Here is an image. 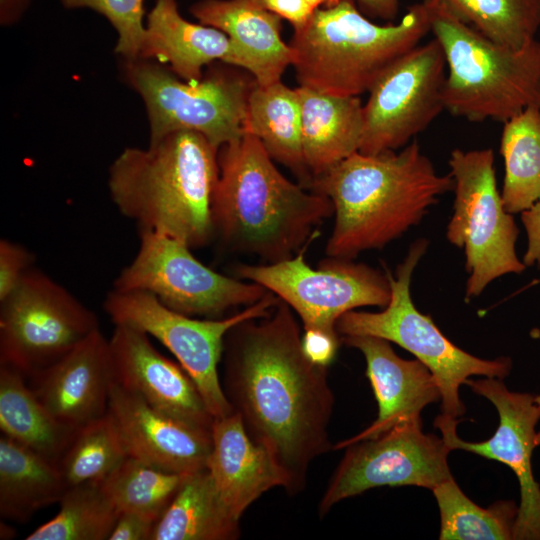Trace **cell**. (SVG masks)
Segmentation results:
<instances>
[{
    "label": "cell",
    "mask_w": 540,
    "mask_h": 540,
    "mask_svg": "<svg viewBox=\"0 0 540 540\" xmlns=\"http://www.w3.org/2000/svg\"><path fill=\"white\" fill-rule=\"evenodd\" d=\"M341 344L340 337L318 330H303L302 346L306 356L314 363L328 366Z\"/></svg>",
    "instance_id": "38"
},
{
    "label": "cell",
    "mask_w": 540,
    "mask_h": 540,
    "mask_svg": "<svg viewBox=\"0 0 540 540\" xmlns=\"http://www.w3.org/2000/svg\"><path fill=\"white\" fill-rule=\"evenodd\" d=\"M453 187L452 175L438 174L414 140L400 151L356 152L313 178L308 189L333 204L326 255L355 259L401 237Z\"/></svg>",
    "instance_id": "3"
},
{
    "label": "cell",
    "mask_w": 540,
    "mask_h": 540,
    "mask_svg": "<svg viewBox=\"0 0 540 540\" xmlns=\"http://www.w3.org/2000/svg\"><path fill=\"white\" fill-rule=\"evenodd\" d=\"M535 402L536 404L538 405L539 409H540V394H538L537 396H535Z\"/></svg>",
    "instance_id": "45"
},
{
    "label": "cell",
    "mask_w": 540,
    "mask_h": 540,
    "mask_svg": "<svg viewBox=\"0 0 540 540\" xmlns=\"http://www.w3.org/2000/svg\"><path fill=\"white\" fill-rule=\"evenodd\" d=\"M59 504L58 513L26 540H108L120 513L101 483L68 487Z\"/></svg>",
    "instance_id": "31"
},
{
    "label": "cell",
    "mask_w": 540,
    "mask_h": 540,
    "mask_svg": "<svg viewBox=\"0 0 540 540\" xmlns=\"http://www.w3.org/2000/svg\"><path fill=\"white\" fill-rule=\"evenodd\" d=\"M446 74L445 56L435 38L395 60L368 91L359 152L396 151L424 131L445 110Z\"/></svg>",
    "instance_id": "14"
},
{
    "label": "cell",
    "mask_w": 540,
    "mask_h": 540,
    "mask_svg": "<svg viewBox=\"0 0 540 540\" xmlns=\"http://www.w3.org/2000/svg\"><path fill=\"white\" fill-rule=\"evenodd\" d=\"M187 475L166 472L128 456L101 486L119 512H135L158 521Z\"/></svg>",
    "instance_id": "34"
},
{
    "label": "cell",
    "mask_w": 540,
    "mask_h": 540,
    "mask_svg": "<svg viewBox=\"0 0 540 540\" xmlns=\"http://www.w3.org/2000/svg\"><path fill=\"white\" fill-rule=\"evenodd\" d=\"M108 412L130 457L176 474H191L207 468L212 429L159 411L114 380Z\"/></svg>",
    "instance_id": "18"
},
{
    "label": "cell",
    "mask_w": 540,
    "mask_h": 540,
    "mask_svg": "<svg viewBox=\"0 0 540 540\" xmlns=\"http://www.w3.org/2000/svg\"><path fill=\"white\" fill-rule=\"evenodd\" d=\"M156 523L139 513L120 512L108 540H151Z\"/></svg>",
    "instance_id": "37"
},
{
    "label": "cell",
    "mask_w": 540,
    "mask_h": 540,
    "mask_svg": "<svg viewBox=\"0 0 540 540\" xmlns=\"http://www.w3.org/2000/svg\"><path fill=\"white\" fill-rule=\"evenodd\" d=\"M222 359L228 401L250 438L285 471L287 493L296 495L311 463L333 449L328 426L335 400L327 366L306 356L301 327L282 300L268 315L233 326Z\"/></svg>",
    "instance_id": "1"
},
{
    "label": "cell",
    "mask_w": 540,
    "mask_h": 540,
    "mask_svg": "<svg viewBox=\"0 0 540 540\" xmlns=\"http://www.w3.org/2000/svg\"><path fill=\"white\" fill-rule=\"evenodd\" d=\"M465 385L496 408L499 424L493 436L482 442L462 440L457 434L456 418L443 413L435 418L434 427L451 451L460 449L496 460L514 472L520 503L513 540H540V484L531 465L533 451L540 444V432L536 431L540 409L535 396L509 390L499 378H469Z\"/></svg>",
    "instance_id": "16"
},
{
    "label": "cell",
    "mask_w": 540,
    "mask_h": 540,
    "mask_svg": "<svg viewBox=\"0 0 540 540\" xmlns=\"http://www.w3.org/2000/svg\"><path fill=\"white\" fill-rule=\"evenodd\" d=\"M30 0H0V20L2 25L18 21L29 5Z\"/></svg>",
    "instance_id": "42"
},
{
    "label": "cell",
    "mask_w": 540,
    "mask_h": 540,
    "mask_svg": "<svg viewBox=\"0 0 540 540\" xmlns=\"http://www.w3.org/2000/svg\"><path fill=\"white\" fill-rule=\"evenodd\" d=\"M1 533H0V538L1 539H10V538H13L15 533L13 532V529L8 526L7 524H3V522H1V529H0Z\"/></svg>",
    "instance_id": "43"
},
{
    "label": "cell",
    "mask_w": 540,
    "mask_h": 540,
    "mask_svg": "<svg viewBox=\"0 0 540 540\" xmlns=\"http://www.w3.org/2000/svg\"><path fill=\"white\" fill-rule=\"evenodd\" d=\"M430 32L446 60L445 110L472 122L505 123L540 108V41L500 45L456 17L440 0H425Z\"/></svg>",
    "instance_id": "6"
},
{
    "label": "cell",
    "mask_w": 540,
    "mask_h": 540,
    "mask_svg": "<svg viewBox=\"0 0 540 540\" xmlns=\"http://www.w3.org/2000/svg\"><path fill=\"white\" fill-rule=\"evenodd\" d=\"M340 0H330L332 6ZM359 10L371 18L393 21L399 11V0H353ZM326 6V7H328Z\"/></svg>",
    "instance_id": "41"
},
{
    "label": "cell",
    "mask_w": 540,
    "mask_h": 540,
    "mask_svg": "<svg viewBox=\"0 0 540 540\" xmlns=\"http://www.w3.org/2000/svg\"><path fill=\"white\" fill-rule=\"evenodd\" d=\"M67 9L88 8L103 15L118 34L115 52L124 60L139 58L145 34L144 0H59Z\"/></svg>",
    "instance_id": "35"
},
{
    "label": "cell",
    "mask_w": 540,
    "mask_h": 540,
    "mask_svg": "<svg viewBox=\"0 0 540 540\" xmlns=\"http://www.w3.org/2000/svg\"><path fill=\"white\" fill-rule=\"evenodd\" d=\"M306 246L293 257L271 264H238L235 277L257 283L290 306L303 330L339 336L337 320L360 307L384 308L391 298L386 271L354 259L329 257L312 268Z\"/></svg>",
    "instance_id": "11"
},
{
    "label": "cell",
    "mask_w": 540,
    "mask_h": 540,
    "mask_svg": "<svg viewBox=\"0 0 540 540\" xmlns=\"http://www.w3.org/2000/svg\"><path fill=\"white\" fill-rule=\"evenodd\" d=\"M239 521L206 468L187 475L157 521L151 540H235L240 536Z\"/></svg>",
    "instance_id": "28"
},
{
    "label": "cell",
    "mask_w": 540,
    "mask_h": 540,
    "mask_svg": "<svg viewBox=\"0 0 540 540\" xmlns=\"http://www.w3.org/2000/svg\"><path fill=\"white\" fill-rule=\"evenodd\" d=\"M440 514V540H513L518 505L500 500L488 508L474 503L450 478L431 490Z\"/></svg>",
    "instance_id": "30"
},
{
    "label": "cell",
    "mask_w": 540,
    "mask_h": 540,
    "mask_svg": "<svg viewBox=\"0 0 540 540\" xmlns=\"http://www.w3.org/2000/svg\"><path fill=\"white\" fill-rule=\"evenodd\" d=\"M440 1L490 40L512 49L536 39L540 28V0Z\"/></svg>",
    "instance_id": "33"
},
{
    "label": "cell",
    "mask_w": 540,
    "mask_h": 540,
    "mask_svg": "<svg viewBox=\"0 0 540 540\" xmlns=\"http://www.w3.org/2000/svg\"><path fill=\"white\" fill-rule=\"evenodd\" d=\"M251 4L287 20L294 29L303 26L314 9L306 0H247Z\"/></svg>",
    "instance_id": "39"
},
{
    "label": "cell",
    "mask_w": 540,
    "mask_h": 540,
    "mask_svg": "<svg viewBox=\"0 0 540 540\" xmlns=\"http://www.w3.org/2000/svg\"><path fill=\"white\" fill-rule=\"evenodd\" d=\"M340 341L363 354L366 376L378 403V416L366 429L338 442L333 449H344L398 424L420 420L427 405L441 400L438 382L427 366L418 359L401 358L389 341L374 336H345Z\"/></svg>",
    "instance_id": "20"
},
{
    "label": "cell",
    "mask_w": 540,
    "mask_h": 540,
    "mask_svg": "<svg viewBox=\"0 0 540 540\" xmlns=\"http://www.w3.org/2000/svg\"><path fill=\"white\" fill-rule=\"evenodd\" d=\"M99 328L91 309L50 276L30 268L0 300V364L29 377Z\"/></svg>",
    "instance_id": "12"
},
{
    "label": "cell",
    "mask_w": 540,
    "mask_h": 540,
    "mask_svg": "<svg viewBox=\"0 0 540 540\" xmlns=\"http://www.w3.org/2000/svg\"><path fill=\"white\" fill-rule=\"evenodd\" d=\"M114 326L109 338L113 380L159 411L212 429L215 418L187 371L157 351L143 331Z\"/></svg>",
    "instance_id": "17"
},
{
    "label": "cell",
    "mask_w": 540,
    "mask_h": 540,
    "mask_svg": "<svg viewBox=\"0 0 540 540\" xmlns=\"http://www.w3.org/2000/svg\"><path fill=\"white\" fill-rule=\"evenodd\" d=\"M430 32L425 0L409 6L397 23L370 21L353 0L317 8L294 29L292 66L300 86L338 95L368 92L399 57Z\"/></svg>",
    "instance_id": "5"
},
{
    "label": "cell",
    "mask_w": 540,
    "mask_h": 540,
    "mask_svg": "<svg viewBox=\"0 0 540 540\" xmlns=\"http://www.w3.org/2000/svg\"><path fill=\"white\" fill-rule=\"evenodd\" d=\"M26 379L59 421L79 429L108 411L113 382L109 339L99 328L61 359Z\"/></svg>",
    "instance_id": "19"
},
{
    "label": "cell",
    "mask_w": 540,
    "mask_h": 540,
    "mask_svg": "<svg viewBox=\"0 0 540 540\" xmlns=\"http://www.w3.org/2000/svg\"><path fill=\"white\" fill-rule=\"evenodd\" d=\"M218 176V149L198 132L179 130L146 149L125 148L109 168L108 189L139 231L175 238L193 250L214 240Z\"/></svg>",
    "instance_id": "4"
},
{
    "label": "cell",
    "mask_w": 540,
    "mask_h": 540,
    "mask_svg": "<svg viewBox=\"0 0 540 540\" xmlns=\"http://www.w3.org/2000/svg\"><path fill=\"white\" fill-rule=\"evenodd\" d=\"M218 165L212 224L214 239L228 251L264 264L289 259L334 214L328 197L286 178L250 134L220 147Z\"/></svg>",
    "instance_id": "2"
},
{
    "label": "cell",
    "mask_w": 540,
    "mask_h": 540,
    "mask_svg": "<svg viewBox=\"0 0 540 540\" xmlns=\"http://www.w3.org/2000/svg\"><path fill=\"white\" fill-rule=\"evenodd\" d=\"M0 429L57 466L78 431L59 421L37 398L26 376L6 364H0Z\"/></svg>",
    "instance_id": "26"
},
{
    "label": "cell",
    "mask_w": 540,
    "mask_h": 540,
    "mask_svg": "<svg viewBox=\"0 0 540 540\" xmlns=\"http://www.w3.org/2000/svg\"><path fill=\"white\" fill-rule=\"evenodd\" d=\"M422 420L398 424L377 437L346 446L320 500L325 516L337 503L381 486L434 489L452 478L451 449L444 440L423 432Z\"/></svg>",
    "instance_id": "15"
},
{
    "label": "cell",
    "mask_w": 540,
    "mask_h": 540,
    "mask_svg": "<svg viewBox=\"0 0 540 540\" xmlns=\"http://www.w3.org/2000/svg\"><path fill=\"white\" fill-rule=\"evenodd\" d=\"M33 261L34 255L26 247L8 239L0 240V300L15 289Z\"/></svg>",
    "instance_id": "36"
},
{
    "label": "cell",
    "mask_w": 540,
    "mask_h": 540,
    "mask_svg": "<svg viewBox=\"0 0 540 540\" xmlns=\"http://www.w3.org/2000/svg\"><path fill=\"white\" fill-rule=\"evenodd\" d=\"M270 291L258 302L225 318L197 319L163 305L143 291L112 289L103 308L114 325H127L161 342L196 383L214 418L234 412L219 379L224 339L238 323L268 315L279 302Z\"/></svg>",
    "instance_id": "10"
},
{
    "label": "cell",
    "mask_w": 540,
    "mask_h": 540,
    "mask_svg": "<svg viewBox=\"0 0 540 540\" xmlns=\"http://www.w3.org/2000/svg\"><path fill=\"white\" fill-rule=\"evenodd\" d=\"M314 9L328 6L330 0H306Z\"/></svg>",
    "instance_id": "44"
},
{
    "label": "cell",
    "mask_w": 540,
    "mask_h": 540,
    "mask_svg": "<svg viewBox=\"0 0 540 540\" xmlns=\"http://www.w3.org/2000/svg\"><path fill=\"white\" fill-rule=\"evenodd\" d=\"M301 110L304 159L312 179L359 152L363 104L358 96H338L296 88Z\"/></svg>",
    "instance_id": "24"
},
{
    "label": "cell",
    "mask_w": 540,
    "mask_h": 540,
    "mask_svg": "<svg viewBox=\"0 0 540 540\" xmlns=\"http://www.w3.org/2000/svg\"><path fill=\"white\" fill-rule=\"evenodd\" d=\"M520 214L527 236L522 262L526 267L540 264V200Z\"/></svg>",
    "instance_id": "40"
},
{
    "label": "cell",
    "mask_w": 540,
    "mask_h": 540,
    "mask_svg": "<svg viewBox=\"0 0 540 540\" xmlns=\"http://www.w3.org/2000/svg\"><path fill=\"white\" fill-rule=\"evenodd\" d=\"M539 484H540V482H539Z\"/></svg>",
    "instance_id": "46"
},
{
    "label": "cell",
    "mask_w": 540,
    "mask_h": 540,
    "mask_svg": "<svg viewBox=\"0 0 540 540\" xmlns=\"http://www.w3.org/2000/svg\"><path fill=\"white\" fill-rule=\"evenodd\" d=\"M428 240L413 242L395 275L385 267L391 298L380 312L351 310L336 322L339 337L374 336L393 342L420 360L436 378L441 392V411L457 418L466 408L459 396V387L471 376L506 378L512 369L509 357L482 359L451 342L432 318L414 305L410 284L412 274L425 254Z\"/></svg>",
    "instance_id": "7"
},
{
    "label": "cell",
    "mask_w": 540,
    "mask_h": 540,
    "mask_svg": "<svg viewBox=\"0 0 540 540\" xmlns=\"http://www.w3.org/2000/svg\"><path fill=\"white\" fill-rule=\"evenodd\" d=\"M128 456L119 430L107 411L78 429L58 467L67 487L101 483Z\"/></svg>",
    "instance_id": "32"
},
{
    "label": "cell",
    "mask_w": 540,
    "mask_h": 540,
    "mask_svg": "<svg viewBox=\"0 0 540 540\" xmlns=\"http://www.w3.org/2000/svg\"><path fill=\"white\" fill-rule=\"evenodd\" d=\"M225 63L209 66L198 81H184L163 65L124 60L126 83L146 107L150 142L179 131L205 136L219 150L244 134L247 101L254 77Z\"/></svg>",
    "instance_id": "8"
},
{
    "label": "cell",
    "mask_w": 540,
    "mask_h": 540,
    "mask_svg": "<svg viewBox=\"0 0 540 540\" xmlns=\"http://www.w3.org/2000/svg\"><path fill=\"white\" fill-rule=\"evenodd\" d=\"M449 166L455 199L446 237L465 250L469 274L465 296L470 299L493 280L520 274L526 266L515 249L518 227L497 188L492 149H454Z\"/></svg>",
    "instance_id": "9"
},
{
    "label": "cell",
    "mask_w": 540,
    "mask_h": 540,
    "mask_svg": "<svg viewBox=\"0 0 540 540\" xmlns=\"http://www.w3.org/2000/svg\"><path fill=\"white\" fill-rule=\"evenodd\" d=\"M199 23L224 32L242 60V69L260 85L281 80L294 51L281 37L282 18L247 0H200L190 7Z\"/></svg>",
    "instance_id": "23"
},
{
    "label": "cell",
    "mask_w": 540,
    "mask_h": 540,
    "mask_svg": "<svg viewBox=\"0 0 540 540\" xmlns=\"http://www.w3.org/2000/svg\"><path fill=\"white\" fill-rule=\"evenodd\" d=\"M59 467L5 435L0 437V514L25 523L59 503L67 490Z\"/></svg>",
    "instance_id": "27"
},
{
    "label": "cell",
    "mask_w": 540,
    "mask_h": 540,
    "mask_svg": "<svg viewBox=\"0 0 540 540\" xmlns=\"http://www.w3.org/2000/svg\"><path fill=\"white\" fill-rule=\"evenodd\" d=\"M243 130L256 137L269 156L287 167L299 184L309 188L312 176L303 154L296 88H289L281 80L268 85L255 82L248 97Z\"/></svg>",
    "instance_id": "25"
},
{
    "label": "cell",
    "mask_w": 540,
    "mask_h": 540,
    "mask_svg": "<svg viewBox=\"0 0 540 540\" xmlns=\"http://www.w3.org/2000/svg\"><path fill=\"white\" fill-rule=\"evenodd\" d=\"M139 238L138 251L115 278L114 290L147 292L176 312L211 319L250 306L269 292L207 267L180 240L151 231H139Z\"/></svg>",
    "instance_id": "13"
},
{
    "label": "cell",
    "mask_w": 540,
    "mask_h": 540,
    "mask_svg": "<svg viewBox=\"0 0 540 540\" xmlns=\"http://www.w3.org/2000/svg\"><path fill=\"white\" fill-rule=\"evenodd\" d=\"M503 124L501 197L505 209L517 214L540 200V108L528 107Z\"/></svg>",
    "instance_id": "29"
},
{
    "label": "cell",
    "mask_w": 540,
    "mask_h": 540,
    "mask_svg": "<svg viewBox=\"0 0 540 540\" xmlns=\"http://www.w3.org/2000/svg\"><path fill=\"white\" fill-rule=\"evenodd\" d=\"M207 470L226 506L239 520L265 492L275 487L287 491L289 486L285 471L250 438L235 412L214 419Z\"/></svg>",
    "instance_id": "21"
},
{
    "label": "cell",
    "mask_w": 540,
    "mask_h": 540,
    "mask_svg": "<svg viewBox=\"0 0 540 540\" xmlns=\"http://www.w3.org/2000/svg\"><path fill=\"white\" fill-rule=\"evenodd\" d=\"M166 65L184 81L202 78L215 61L242 69V60L222 31L184 18L177 0H155L147 15L139 58Z\"/></svg>",
    "instance_id": "22"
}]
</instances>
